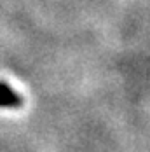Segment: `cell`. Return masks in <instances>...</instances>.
I'll return each instance as SVG.
<instances>
[{
  "label": "cell",
  "instance_id": "1",
  "mask_svg": "<svg viewBox=\"0 0 150 152\" xmlns=\"http://www.w3.org/2000/svg\"><path fill=\"white\" fill-rule=\"evenodd\" d=\"M17 105H21V96L14 89H11L9 86L0 84V107H11V108H14Z\"/></svg>",
  "mask_w": 150,
  "mask_h": 152
}]
</instances>
